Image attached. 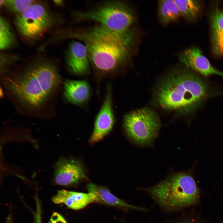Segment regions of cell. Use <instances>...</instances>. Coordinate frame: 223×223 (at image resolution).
<instances>
[{"instance_id": "cell-16", "label": "cell", "mask_w": 223, "mask_h": 223, "mask_svg": "<svg viewBox=\"0 0 223 223\" xmlns=\"http://www.w3.org/2000/svg\"><path fill=\"white\" fill-rule=\"evenodd\" d=\"M181 15L187 20H194L198 15L200 10L199 5L196 1L174 0Z\"/></svg>"}, {"instance_id": "cell-15", "label": "cell", "mask_w": 223, "mask_h": 223, "mask_svg": "<svg viewBox=\"0 0 223 223\" xmlns=\"http://www.w3.org/2000/svg\"><path fill=\"white\" fill-rule=\"evenodd\" d=\"M158 12L161 22L168 24L178 20L181 15L174 0L158 1Z\"/></svg>"}, {"instance_id": "cell-12", "label": "cell", "mask_w": 223, "mask_h": 223, "mask_svg": "<svg viewBox=\"0 0 223 223\" xmlns=\"http://www.w3.org/2000/svg\"><path fill=\"white\" fill-rule=\"evenodd\" d=\"M55 204H64L69 208L77 210L89 204L96 203L94 195L90 193H83L61 190L57 191L52 198Z\"/></svg>"}, {"instance_id": "cell-2", "label": "cell", "mask_w": 223, "mask_h": 223, "mask_svg": "<svg viewBox=\"0 0 223 223\" xmlns=\"http://www.w3.org/2000/svg\"><path fill=\"white\" fill-rule=\"evenodd\" d=\"M156 98L163 108L183 114L199 108L209 95L206 82L196 73L178 69L167 75L159 84Z\"/></svg>"}, {"instance_id": "cell-13", "label": "cell", "mask_w": 223, "mask_h": 223, "mask_svg": "<svg viewBox=\"0 0 223 223\" xmlns=\"http://www.w3.org/2000/svg\"><path fill=\"white\" fill-rule=\"evenodd\" d=\"M91 90L84 80H67L64 83V95L68 102L79 106L87 103L90 98Z\"/></svg>"}, {"instance_id": "cell-14", "label": "cell", "mask_w": 223, "mask_h": 223, "mask_svg": "<svg viewBox=\"0 0 223 223\" xmlns=\"http://www.w3.org/2000/svg\"><path fill=\"white\" fill-rule=\"evenodd\" d=\"M88 192L93 194L96 203L126 209L146 211V209L128 204L113 195L107 188L92 183L86 185Z\"/></svg>"}, {"instance_id": "cell-4", "label": "cell", "mask_w": 223, "mask_h": 223, "mask_svg": "<svg viewBox=\"0 0 223 223\" xmlns=\"http://www.w3.org/2000/svg\"><path fill=\"white\" fill-rule=\"evenodd\" d=\"M144 190L167 212L176 211L193 204L199 197L195 180L189 174L184 173L173 174Z\"/></svg>"}, {"instance_id": "cell-19", "label": "cell", "mask_w": 223, "mask_h": 223, "mask_svg": "<svg viewBox=\"0 0 223 223\" xmlns=\"http://www.w3.org/2000/svg\"><path fill=\"white\" fill-rule=\"evenodd\" d=\"M34 1L31 0H4L3 4L13 12L20 13Z\"/></svg>"}, {"instance_id": "cell-20", "label": "cell", "mask_w": 223, "mask_h": 223, "mask_svg": "<svg viewBox=\"0 0 223 223\" xmlns=\"http://www.w3.org/2000/svg\"><path fill=\"white\" fill-rule=\"evenodd\" d=\"M213 45L214 49L217 54H223V34L218 37Z\"/></svg>"}, {"instance_id": "cell-11", "label": "cell", "mask_w": 223, "mask_h": 223, "mask_svg": "<svg viewBox=\"0 0 223 223\" xmlns=\"http://www.w3.org/2000/svg\"><path fill=\"white\" fill-rule=\"evenodd\" d=\"M178 57L187 67L201 75L208 76L217 75L223 77V72L214 68L197 47L186 49L180 53Z\"/></svg>"}, {"instance_id": "cell-7", "label": "cell", "mask_w": 223, "mask_h": 223, "mask_svg": "<svg viewBox=\"0 0 223 223\" xmlns=\"http://www.w3.org/2000/svg\"><path fill=\"white\" fill-rule=\"evenodd\" d=\"M15 23L18 31L23 36L35 39L47 32L53 25L54 20L44 6L33 3L17 14Z\"/></svg>"}, {"instance_id": "cell-23", "label": "cell", "mask_w": 223, "mask_h": 223, "mask_svg": "<svg viewBox=\"0 0 223 223\" xmlns=\"http://www.w3.org/2000/svg\"><path fill=\"white\" fill-rule=\"evenodd\" d=\"M175 223H192L190 222H187V221H182V222H178L176 223L175 222Z\"/></svg>"}, {"instance_id": "cell-10", "label": "cell", "mask_w": 223, "mask_h": 223, "mask_svg": "<svg viewBox=\"0 0 223 223\" xmlns=\"http://www.w3.org/2000/svg\"><path fill=\"white\" fill-rule=\"evenodd\" d=\"M66 60L69 70L78 76H85L90 72V62L86 48L83 43L73 41L68 45Z\"/></svg>"}, {"instance_id": "cell-18", "label": "cell", "mask_w": 223, "mask_h": 223, "mask_svg": "<svg viewBox=\"0 0 223 223\" xmlns=\"http://www.w3.org/2000/svg\"><path fill=\"white\" fill-rule=\"evenodd\" d=\"M211 24L213 44L223 34V11L218 8L215 10L211 17Z\"/></svg>"}, {"instance_id": "cell-17", "label": "cell", "mask_w": 223, "mask_h": 223, "mask_svg": "<svg viewBox=\"0 0 223 223\" xmlns=\"http://www.w3.org/2000/svg\"><path fill=\"white\" fill-rule=\"evenodd\" d=\"M15 42V38L6 20L0 18V49L4 50L11 47Z\"/></svg>"}, {"instance_id": "cell-1", "label": "cell", "mask_w": 223, "mask_h": 223, "mask_svg": "<svg viewBox=\"0 0 223 223\" xmlns=\"http://www.w3.org/2000/svg\"><path fill=\"white\" fill-rule=\"evenodd\" d=\"M67 34L84 43L90 63L99 77L116 75L129 56L133 37L131 32H117L98 24L72 29Z\"/></svg>"}, {"instance_id": "cell-3", "label": "cell", "mask_w": 223, "mask_h": 223, "mask_svg": "<svg viewBox=\"0 0 223 223\" xmlns=\"http://www.w3.org/2000/svg\"><path fill=\"white\" fill-rule=\"evenodd\" d=\"M4 82L7 89L23 103L37 108L54 92L61 77L52 64L38 61L20 73L7 77Z\"/></svg>"}, {"instance_id": "cell-21", "label": "cell", "mask_w": 223, "mask_h": 223, "mask_svg": "<svg viewBox=\"0 0 223 223\" xmlns=\"http://www.w3.org/2000/svg\"><path fill=\"white\" fill-rule=\"evenodd\" d=\"M48 223H68L64 218L60 214L54 212Z\"/></svg>"}, {"instance_id": "cell-22", "label": "cell", "mask_w": 223, "mask_h": 223, "mask_svg": "<svg viewBox=\"0 0 223 223\" xmlns=\"http://www.w3.org/2000/svg\"><path fill=\"white\" fill-rule=\"evenodd\" d=\"M54 2L56 4L58 5H62L63 3V1L61 0H55Z\"/></svg>"}, {"instance_id": "cell-9", "label": "cell", "mask_w": 223, "mask_h": 223, "mask_svg": "<svg viewBox=\"0 0 223 223\" xmlns=\"http://www.w3.org/2000/svg\"><path fill=\"white\" fill-rule=\"evenodd\" d=\"M115 120L112 89L108 85L103 102L95 120L90 142L94 143L102 140L112 130Z\"/></svg>"}, {"instance_id": "cell-8", "label": "cell", "mask_w": 223, "mask_h": 223, "mask_svg": "<svg viewBox=\"0 0 223 223\" xmlns=\"http://www.w3.org/2000/svg\"><path fill=\"white\" fill-rule=\"evenodd\" d=\"M86 178L84 166L79 160L62 158L55 164L54 180L57 185L72 186Z\"/></svg>"}, {"instance_id": "cell-5", "label": "cell", "mask_w": 223, "mask_h": 223, "mask_svg": "<svg viewBox=\"0 0 223 223\" xmlns=\"http://www.w3.org/2000/svg\"><path fill=\"white\" fill-rule=\"evenodd\" d=\"M75 15L77 21H94L110 30L122 33L130 32L135 18L127 4L116 1L105 2L86 11H77Z\"/></svg>"}, {"instance_id": "cell-6", "label": "cell", "mask_w": 223, "mask_h": 223, "mask_svg": "<svg viewBox=\"0 0 223 223\" xmlns=\"http://www.w3.org/2000/svg\"><path fill=\"white\" fill-rule=\"evenodd\" d=\"M125 130L129 138L141 146L152 143L157 137L160 123L155 113L147 108L130 112L123 120Z\"/></svg>"}]
</instances>
